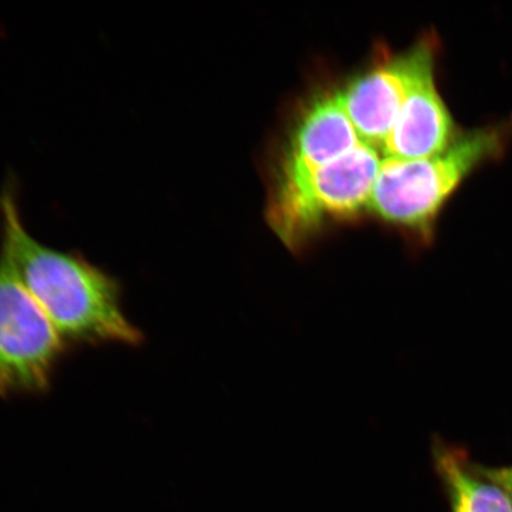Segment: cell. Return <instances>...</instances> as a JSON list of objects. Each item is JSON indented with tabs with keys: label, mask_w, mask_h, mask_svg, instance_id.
I'll use <instances>...</instances> for the list:
<instances>
[{
	"label": "cell",
	"mask_w": 512,
	"mask_h": 512,
	"mask_svg": "<svg viewBox=\"0 0 512 512\" xmlns=\"http://www.w3.org/2000/svg\"><path fill=\"white\" fill-rule=\"evenodd\" d=\"M433 457L450 512H512L508 495L477 472L463 448L437 441Z\"/></svg>",
	"instance_id": "obj_8"
},
{
	"label": "cell",
	"mask_w": 512,
	"mask_h": 512,
	"mask_svg": "<svg viewBox=\"0 0 512 512\" xmlns=\"http://www.w3.org/2000/svg\"><path fill=\"white\" fill-rule=\"evenodd\" d=\"M2 248L19 280L66 345H138L117 278L76 252L38 241L24 226L14 190L0 195Z\"/></svg>",
	"instance_id": "obj_1"
},
{
	"label": "cell",
	"mask_w": 512,
	"mask_h": 512,
	"mask_svg": "<svg viewBox=\"0 0 512 512\" xmlns=\"http://www.w3.org/2000/svg\"><path fill=\"white\" fill-rule=\"evenodd\" d=\"M440 48L438 36L428 32L406 53L389 57L337 91L364 143L381 152L415 79L428 63L438 59Z\"/></svg>",
	"instance_id": "obj_5"
},
{
	"label": "cell",
	"mask_w": 512,
	"mask_h": 512,
	"mask_svg": "<svg viewBox=\"0 0 512 512\" xmlns=\"http://www.w3.org/2000/svg\"><path fill=\"white\" fill-rule=\"evenodd\" d=\"M435 67L437 60L428 63L415 79L381 149L382 157L414 160L439 155L463 132L439 92Z\"/></svg>",
	"instance_id": "obj_6"
},
{
	"label": "cell",
	"mask_w": 512,
	"mask_h": 512,
	"mask_svg": "<svg viewBox=\"0 0 512 512\" xmlns=\"http://www.w3.org/2000/svg\"><path fill=\"white\" fill-rule=\"evenodd\" d=\"M473 467L480 475L502 488L512 504V466L491 467L473 463Z\"/></svg>",
	"instance_id": "obj_9"
},
{
	"label": "cell",
	"mask_w": 512,
	"mask_h": 512,
	"mask_svg": "<svg viewBox=\"0 0 512 512\" xmlns=\"http://www.w3.org/2000/svg\"><path fill=\"white\" fill-rule=\"evenodd\" d=\"M362 143L339 102L337 91L320 94L294 126L279 160L275 181L303 176L347 155Z\"/></svg>",
	"instance_id": "obj_7"
},
{
	"label": "cell",
	"mask_w": 512,
	"mask_h": 512,
	"mask_svg": "<svg viewBox=\"0 0 512 512\" xmlns=\"http://www.w3.org/2000/svg\"><path fill=\"white\" fill-rule=\"evenodd\" d=\"M66 348L0 248V396L46 393Z\"/></svg>",
	"instance_id": "obj_4"
},
{
	"label": "cell",
	"mask_w": 512,
	"mask_h": 512,
	"mask_svg": "<svg viewBox=\"0 0 512 512\" xmlns=\"http://www.w3.org/2000/svg\"><path fill=\"white\" fill-rule=\"evenodd\" d=\"M511 143L512 115L463 130L439 155L414 160L382 157L369 213L420 245H430L447 203L476 171L502 160Z\"/></svg>",
	"instance_id": "obj_2"
},
{
	"label": "cell",
	"mask_w": 512,
	"mask_h": 512,
	"mask_svg": "<svg viewBox=\"0 0 512 512\" xmlns=\"http://www.w3.org/2000/svg\"><path fill=\"white\" fill-rule=\"evenodd\" d=\"M382 155L366 143L303 176L274 181L266 216L287 247L298 249L331 223L369 211Z\"/></svg>",
	"instance_id": "obj_3"
}]
</instances>
